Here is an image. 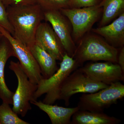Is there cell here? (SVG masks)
I'll list each match as a JSON object with an SVG mask.
<instances>
[{
	"instance_id": "12",
	"label": "cell",
	"mask_w": 124,
	"mask_h": 124,
	"mask_svg": "<svg viewBox=\"0 0 124 124\" xmlns=\"http://www.w3.org/2000/svg\"><path fill=\"white\" fill-rule=\"evenodd\" d=\"M94 33L103 37L109 44L122 47L124 44V12L111 23L92 29Z\"/></svg>"
},
{
	"instance_id": "8",
	"label": "cell",
	"mask_w": 124,
	"mask_h": 124,
	"mask_svg": "<svg viewBox=\"0 0 124 124\" xmlns=\"http://www.w3.org/2000/svg\"><path fill=\"white\" fill-rule=\"evenodd\" d=\"M0 32L9 42L15 57L18 59L29 80L34 84L38 85L43 77L39 67L28 47L16 39L8 31L0 26Z\"/></svg>"
},
{
	"instance_id": "20",
	"label": "cell",
	"mask_w": 124,
	"mask_h": 124,
	"mask_svg": "<svg viewBox=\"0 0 124 124\" xmlns=\"http://www.w3.org/2000/svg\"><path fill=\"white\" fill-rule=\"evenodd\" d=\"M0 26L8 31L12 36H14L13 28L9 20L6 7L1 0H0Z\"/></svg>"
},
{
	"instance_id": "22",
	"label": "cell",
	"mask_w": 124,
	"mask_h": 124,
	"mask_svg": "<svg viewBox=\"0 0 124 124\" xmlns=\"http://www.w3.org/2000/svg\"><path fill=\"white\" fill-rule=\"evenodd\" d=\"M6 7L36 4V0H1Z\"/></svg>"
},
{
	"instance_id": "4",
	"label": "cell",
	"mask_w": 124,
	"mask_h": 124,
	"mask_svg": "<svg viewBox=\"0 0 124 124\" xmlns=\"http://www.w3.org/2000/svg\"><path fill=\"white\" fill-rule=\"evenodd\" d=\"M124 97V85L116 82L95 93H84L80 97L77 107L81 110L101 112Z\"/></svg>"
},
{
	"instance_id": "16",
	"label": "cell",
	"mask_w": 124,
	"mask_h": 124,
	"mask_svg": "<svg viewBox=\"0 0 124 124\" xmlns=\"http://www.w3.org/2000/svg\"><path fill=\"white\" fill-rule=\"evenodd\" d=\"M121 122L120 119L108 116L103 112L79 110L72 116L71 124H118Z\"/></svg>"
},
{
	"instance_id": "19",
	"label": "cell",
	"mask_w": 124,
	"mask_h": 124,
	"mask_svg": "<svg viewBox=\"0 0 124 124\" xmlns=\"http://www.w3.org/2000/svg\"><path fill=\"white\" fill-rule=\"evenodd\" d=\"M43 12L52 10H60L68 8L69 0H36Z\"/></svg>"
},
{
	"instance_id": "24",
	"label": "cell",
	"mask_w": 124,
	"mask_h": 124,
	"mask_svg": "<svg viewBox=\"0 0 124 124\" xmlns=\"http://www.w3.org/2000/svg\"><path fill=\"white\" fill-rule=\"evenodd\" d=\"M2 35H1V33H0V40H1V38H2Z\"/></svg>"
},
{
	"instance_id": "6",
	"label": "cell",
	"mask_w": 124,
	"mask_h": 124,
	"mask_svg": "<svg viewBox=\"0 0 124 124\" xmlns=\"http://www.w3.org/2000/svg\"><path fill=\"white\" fill-rule=\"evenodd\" d=\"M108 85L92 79L80 68H78L68 76L62 84L58 100H63L65 105L68 106L71 98L75 94L95 93Z\"/></svg>"
},
{
	"instance_id": "14",
	"label": "cell",
	"mask_w": 124,
	"mask_h": 124,
	"mask_svg": "<svg viewBox=\"0 0 124 124\" xmlns=\"http://www.w3.org/2000/svg\"><path fill=\"white\" fill-rule=\"evenodd\" d=\"M31 104L38 107L48 116L52 124H71L72 116L79 110L78 107L65 108L57 105L46 104L41 101L33 100Z\"/></svg>"
},
{
	"instance_id": "23",
	"label": "cell",
	"mask_w": 124,
	"mask_h": 124,
	"mask_svg": "<svg viewBox=\"0 0 124 124\" xmlns=\"http://www.w3.org/2000/svg\"><path fill=\"white\" fill-rule=\"evenodd\" d=\"M117 64L119 65L124 73V47H121L119 53L118 54L117 58Z\"/></svg>"
},
{
	"instance_id": "15",
	"label": "cell",
	"mask_w": 124,
	"mask_h": 124,
	"mask_svg": "<svg viewBox=\"0 0 124 124\" xmlns=\"http://www.w3.org/2000/svg\"><path fill=\"white\" fill-rule=\"evenodd\" d=\"M28 47L39 67L43 78L48 79L57 70V60L50 54L35 42Z\"/></svg>"
},
{
	"instance_id": "3",
	"label": "cell",
	"mask_w": 124,
	"mask_h": 124,
	"mask_svg": "<svg viewBox=\"0 0 124 124\" xmlns=\"http://www.w3.org/2000/svg\"><path fill=\"white\" fill-rule=\"evenodd\" d=\"M78 67L73 57L65 54L56 72L48 79L42 78L40 80L31 101L37 100L46 94L42 102L46 104H53L58 100L59 92L62 84L68 76Z\"/></svg>"
},
{
	"instance_id": "21",
	"label": "cell",
	"mask_w": 124,
	"mask_h": 124,
	"mask_svg": "<svg viewBox=\"0 0 124 124\" xmlns=\"http://www.w3.org/2000/svg\"><path fill=\"white\" fill-rule=\"evenodd\" d=\"M98 0H69L72 8L90 7L97 5Z\"/></svg>"
},
{
	"instance_id": "7",
	"label": "cell",
	"mask_w": 124,
	"mask_h": 124,
	"mask_svg": "<svg viewBox=\"0 0 124 124\" xmlns=\"http://www.w3.org/2000/svg\"><path fill=\"white\" fill-rule=\"evenodd\" d=\"M59 11L70 22L73 38L77 40L91 29L99 18L102 9L97 4L82 8H67Z\"/></svg>"
},
{
	"instance_id": "17",
	"label": "cell",
	"mask_w": 124,
	"mask_h": 124,
	"mask_svg": "<svg viewBox=\"0 0 124 124\" xmlns=\"http://www.w3.org/2000/svg\"><path fill=\"white\" fill-rule=\"evenodd\" d=\"M100 5L102 9L100 27L106 25L124 12V0H104Z\"/></svg>"
},
{
	"instance_id": "2",
	"label": "cell",
	"mask_w": 124,
	"mask_h": 124,
	"mask_svg": "<svg viewBox=\"0 0 124 124\" xmlns=\"http://www.w3.org/2000/svg\"><path fill=\"white\" fill-rule=\"evenodd\" d=\"M119 50L98 36L90 35L81 40L73 57L79 67L86 61H104L117 63Z\"/></svg>"
},
{
	"instance_id": "9",
	"label": "cell",
	"mask_w": 124,
	"mask_h": 124,
	"mask_svg": "<svg viewBox=\"0 0 124 124\" xmlns=\"http://www.w3.org/2000/svg\"><path fill=\"white\" fill-rule=\"evenodd\" d=\"M80 69L92 79L108 85L124 80V73L117 63H89Z\"/></svg>"
},
{
	"instance_id": "13",
	"label": "cell",
	"mask_w": 124,
	"mask_h": 124,
	"mask_svg": "<svg viewBox=\"0 0 124 124\" xmlns=\"http://www.w3.org/2000/svg\"><path fill=\"white\" fill-rule=\"evenodd\" d=\"M1 39L0 40V99L2 102L12 104L14 92L10 90L6 85L4 71L7 60L10 57H15V54L8 40L3 36Z\"/></svg>"
},
{
	"instance_id": "5",
	"label": "cell",
	"mask_w": 124,
	"mask_h": 124,
	"mask_svg": "<svg viewBox=\"0 0 124 124\" xmlns=\"http://www.w3.org/2000/svg\"><path fill=\"white\" fill-rule=\"evenodd\" d=\"M9 69L13 71L17 78L18 85L13 98L12 109L18 115L24 117L32 109L31 102L37 88L29 78L19 62L11 61Z\"/></svg>"
},
{
	"instance_id": "18",
	"label": "cell",
	"mask_w": 124,
	"mask_h": 124,
	"mask_svg": "<svg viewBox=\"0 0 124 124\" xmlns=\"http://www.w3.org/2000/svg\"><path fill=\"white\" fill-rule=\"evenodd\" d=\"M10 104L2 102L0 105V124H29L19 118Z\"/></svg>"
},
{
	"instance_id": "10",
	"label": "cell",
	"mask_w": 124,
	"mask_h": 124,
	"mask_svg": "<svg viewBox=\"0 0 124 124\" xmlns=\"http://www.w3.org/2000/svg\"><path fill=\"white\" fill-rule=\"evenodd\" d=\"M44 16L45 20L51 24L66 53L72 57L76 46L72 38L69 23L65 16L59 10L44 11Z\"/></svg>"
},
{
	"instance_id": "11",
	"label": "cell",
	"mask_w": 124,
	"mask_h": 124,
	"mask_svg": "<svg viewBox=\"0 0 124 124\" xmlns=\"http://www.w3.org/2000/svg\"><path fill=\"white\" fill-rule=\"evenodd\" d=\"M35 43L61 62L66 54L62 43L52 27L47 23H41L37 29Z\"/></svg>"
},
{
	"instance_id": "1",
	"label": "cell",
	"mask_w": 124,
	"mask_h": 124,
	"mask_svg": "<svg viewBox=\"0 0 124 124\" xmlns=\"http://www.w3.org/2000/svg\"><path fill=\"white\" fill-rule=\"evenodd\" d=\"M8 18L13 28V37L28 47L35 42L38 26L44 18L38 4L6 7Z\"/></svg>"
}]
</instances>
